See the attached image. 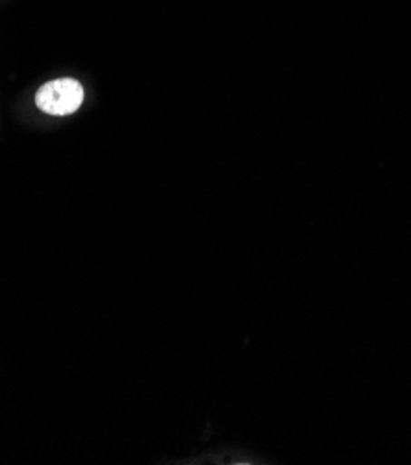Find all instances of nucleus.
Wrapping results in <instances>:
<instances>
[{
    "label": "nucleus",
    "mask_w": 411,
    "mask_h": 465,
    "mask_svg": "<svg viewBox=\"0 0 411 465\" xmlns=\"http://www.w3.org/2000/svg\"><path fill=\"white\" fill-rule=\"evenodd\" d=\"M83 97V85L76 78H56L37 89L35 106L47 115L65 117L80 110Z\"/></svg>",
    "instance_id": "nucleus-1"
}]
</instances>
